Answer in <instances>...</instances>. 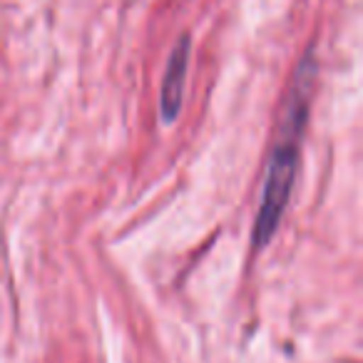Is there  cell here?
I'll use <instances>...</instances> for the list:
<instances>
[{
    "mask_svg": "<svg viewBox=\"0 0 363 363\" xmlns=\"http://www.w3.org/2000/svg\"><path fill=\"white\" fill-rule=\"evenodd\" d=\"M316 75V65L311 57L301 60L294 82V95L289 100L286 117H284L281 140L274 147L272 160L267 164V177H264L262 199H259L257 219H254L252 242L254 249H264L277 234L281 217L291 199L294 182L298 172V147H301V135L306 127L308 115V95H311V82Z\"/></svg>",
    "mask_w": 363,
    "mask_h": 363,
    "instance_id": "cell-1",
    "label": "cell"
},
{
    "mask_svg": "<svg viewBox=\"0 0 363 363\" xmlns=\"http://www.w3.org/2000/svg\"><path fill=\"white\" fill-rule=\"evenodd\" d=\"M189 52H192V40L189 35H182L172 50L169 60L164 67V80L160 90V115L164 125L179 117L182 102H184V85H187V70H189Z\"/></svg>",
    "mask_w": 363,
    "mask_h": 363,
    "instance_id": "cell-2",
    "label": "cell"
}]
</instances>
